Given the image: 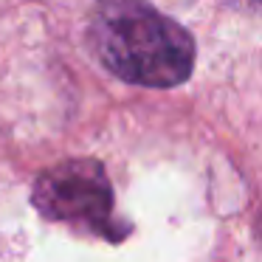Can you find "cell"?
Here are the masks:
<instances>
[{
	"label": "cell",
	"mask_w": 262,
	"mask_h": 262,
	"mask_svg": "<svg viewBox=\"0 0 262 262\" xmlns=\"http://www.w3.org/2000/svg\"><path fill=\"white\" fill-rule=\"evenodd\" d=\"M91 42L102 65L141 88H175L192 76L194 40L149 0H96Z\"/></svg>",
	"instance_id": "6da1fadb"
},
{
	"label": "cell",
	"mask_w": 262,
	"mask_h": 262,
	"mask_svg": "<svg viewBox=\"0 0 262 262\" xmlns=\"http://www.w3.org/2000/svg\"><path fill=\"white\" fill-rule=\"evenodd\" d=\"M31 203L46 220L79 226L113 243L127 231L113 220V186L93 158H68L42 169L31 186Z\"/></svg>",
	"instance_id": "7a4b0ae2"
}]
</instances>
